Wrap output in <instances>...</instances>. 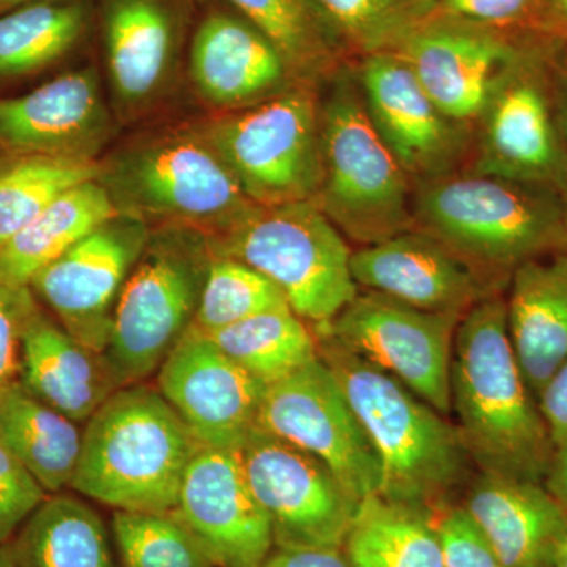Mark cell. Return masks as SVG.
<instances>
[{"label": "cell", "instance_id": "obj_1", "mask_svg": "<svg viewBox=\"0 0 567 567\" xmlns=\"http://www.w3.org/2000/svg\"><path fill=\"white\" fill-rule=\"evenodd\" d=\"M450 388L458 435L481 472L543 483L555 446L511 344L502 293L462 316Z\"/></svg>", "mask_w": 567, "mask_h": 567}, {"label": "cell", "instance_id": "obj_2", "mask_svg": "<svg viewBox=\"0 0 567 567\" xmlns=\"http://www.w3.org/2000/svg\"><path fill=\"white\" fill-rule=\"evenodd\" d=\"M413 224L492 292L522 264L567 248L561 192L472 169L416 182Z\"/></svg>", "mask_w": 567, "mask_h": 567}, {"label": "cell", "instance_id": "obj_3", "mask_svg": "<svg viewBox=\"0 0 567 567\" xmlns=\"http://www.w3.org/2000/svg\"><path fill=\"white\" fill-rule=\"evenodd\" d=\"M316 336L320 360L333 372L379 457V495L431 513L464 481L472 461L457 429L393 375L331 336Z\"/></svg>", "mask_w": 567, "mask_h": 567}, {"label": "cell", "instance_id": "obj_4", "mask_svg": "<svg viewBox=\"0 0 567 567\" xmlns=\"http://www.w3.org/2000/svg\"><path fill=\"white\" fill-rule=\"evenodd\" d=\"M199 446L158 388H118L85 423L70 488L115 511L171 514Z\"/></svg>", "mask_w": 567, "mask_h": 567}, {"label": "cell", "instance_id": "obj_5", "mask_svg": "<svg viewBox=\"0 0 567 567\" xmlns=\"http://www.w3.org/2000/svg\"><path fill=\"white\" fill-rule=\"evenodd\" d=\"M320 100L322 183L315 203L358 246L413 229L415 183L386 147L365 111L353 66L324 82Z\"/></svg>", "mask_w": 567, "mask_h": 567}, {"label": "cell", "instance_id": "obj_6", "mask_svg": "<svg viewBox=\"0 0 567 567\" xmlns=\"http://www.w3.org/2000/svg\"><path fill=\"white\" fill-rule=\"evenodd\" d=\"M208 241L215 256L240 260L270 279L312 330L327 327L360 292L353 249L315 200L259 207Z\"/></svg>", "mask_w": 567, "mask_h": 567}, {"label": "cell", "instance_id": "obj_7", "mask_svg": "<svg viewBox=\"0 0 567 567\" xmlns=\"http://www.w3.org/2000/svg\"><path fill=\"white\" fill-rule=\"evenodd\" d=\"M213 259L210 241L189 227L151 234L115 305L104 358L117 385L158 371L196 317Z\"/></svg>", "mask_w": 567, "mask_h": 567}, {"label": "cell", "instance_id": "obj_8", "mask_svg": "<svg viewBox=\"0 0 567 567\" xmlns=\"http://www.w3.org/2000/svg\"><path fill=\"white\" fill-rule=\"evenodd\" d=\"M118 213L167 219L175 226L227 233L260 205L246 196L204 137L175 134L123 153L106 174Z\"/></svg>", "mask_w": 567, "mask_h": 567}, {"label": "cell", "instance_id": "obj_9", "mask_svg": "<svg viewBox=\"0 0 567 567\" xmlns=\"http://www.w3.org/2000/svg\"><path fill=\"white\" fill-rule=\"evenodd\" d=\"M260 207L315 200L322 183L320 100L298 84L252 106L235 110L204 134Z\"/></svg>", "mask_w": 567, "mask_h": 567}, {"label": "cell", "instance_id": "obj_10", "mask_svg": "<svg viewBox=\"0 0 567 567\" xmlns=\"http://www.w3.org/2000/svg\"><path fill=\"white\" fill-rule=\"evenodd\" d=\"M465 169L563 189L567 147L559 132L543 58L527 48L503 71L472 126Z\"/></svg>", "mask_w": 567, "mask_h": 567}, {"label": "cell", "instance_id": "obj_11", "mask_svg": "<svg viewBox=\"0 0 567 567\" xmlns=\"http://www.w3.org/2000/svg\"><path fill=\"white\" fill-rule=\"evenodd\" d=\"M256 429L322 461L358 499L379 494L374 446L320 358L265 386Z\"/></svg>", "mask_w": 567, "mask_h": 567}, {"label": "cell", "instance_id": "obj_12", "mask_svg": "<svg viewBox=\"0 0 567 567\" xmlns=\"http://www.w3.org/2000/svg\"><path fill=\"white\" fill-rule=\"evenodd\" d=\"M461 319L360 290L327 327L315 331L331 336L393 375L446 416L451 413V360Z\"/></svg>", "mask_w": 567, "mask_h": 567}, {"label": "cell", "instance_id": "obj_13", "mask_svg": "<svg viewBox=\"0 0 567 567\" xmlns=\"http://www.w3.org/2000/svg\"><path fill=\"white\" fill-rule=\"evenodd\" d=\"M278 548H342L361 499L319 458L254 429L238 450Z\"/></svg>", "mask_w": 567, "mask_h": 567}, {"label": "cell", "instance_id": "obj_14", "mask_svg": "<svg viewBox=\"0 0 567 567\" xmlns=\"http://www.w3.org/2000/svg\"><path fill=\"white\" fill-rule=\"evenodd\" d=\"M148 237L144 219L118 213L33 276L29 287L76 341L104 353L115 305Z\"/></svg>", "mask_w": 567, "mask_h": 567}, {"label": "cell", "instance_id": "obj_15", "mask_svg": "<svg viewBox=\"0 0 567 567\" xmlns=\"http://www.w3.org/2000/svg\"><path fill=\"white\" fill-rule=\"evenodd\" d=\"M353 71L377 133L413 183L465 169L472 128L443 114L399 52L364 55Z\"/></svg>", "mask_w": 567, "mask_h": 567}, {"label": "cell", "instance_id": "obj_16", "mask_svg": "<svg viewBox=\"0 0 567 567\" xmlns=\"http://www.w3.org/2000/svg\"><path fill=\"white\" fill-rule=\"evenodd\" d=\"M527 48L514 32L436 10L395 52L443 114L472 128L495 82Z\"/></svg>", "mask_w": 567, "mask_h": 567}, {"label": "cell", "instance_id": "obj_17", "mask_svg": "<svg viewBox=\"0 0 567 567\" xmlns=\"http://www.w3.org/2000/svg\"><path fill=\"white\" fill-rule=\"evenodd\" d=\"M156 372L159 393L200 445L238 451L256 429L264 383L194 324Z\"/></svg>", "mask_w": 567, "mask_h": 567}, {"label": "cell", "instance_id": "obj_18", "mask_svg": "<svg viewBox=\"0 0 567 567\" xmlns=\"http://www.w3.org/2000/svg\"><path fill=\"white\" fill-rule=\"evenodd\" d=\"M173 514L215 567H260L275 546L238 451L197 447Z\"/></svg>", "mask_w": 567, "mask_h": 567}, {"label": "cell", "instance_id": "obj_19", "mask_svg": "<svg viewBox=\"0 0 567 567\" xmlns=\"http://www.w3.org/2000/svg\"><path fill=\"white\" fill-rule=\"evenodd\" d=\"M352 275L360 289L442 315L464 316L496 293L442 241L416 227L354 249Z\"/></svg>", "mask_w": 567, "mask_h": 567}, {"label": "cell", "instance_id": "obj_20", "mask_svg": "<svg viewBox=\"0 0 567 567\" xmlns=\"http://www.w3.org/2000/svg\"><path fill=\"white\" fill-rule=\"evenodd\" d=\"M110 134V112L92 70L62 74L25 95L0 100V144L22 156L93 162Z\"/></svg>", "mask_w": 567, "mask_h": 567}, {"label": "cell", "instance_id": "obj_21", "mask_svg": "<svg viewBox=\"0 0 567 567\" xmlns=\"http://www.w3.org/2000/svg\"><path fill=\"white\" fill-rule=\"evenodd\" d=\"M189 69L200 95L235 111L300 84L281 52L240 14L213 11L193 37Z\"/></svg>", "mask_w": 567, "mask_h": 567}, {"label": "cell", "instance_id": "obj_22", "mask_svg": "<svg viewBox=\"0 0 567 567\" xmlns=\"http://www.w3.org/2000/svg\"><path fill=\"white\" fill-rule=\"evenodd\" d=\"M110 78L126 106L162 91L181 50L192 0H103Z\"/></svg>", "mask_w": 567, "mask_h": 567}, {"label": "cell", "instance_id": "obj_23", "mask_svg": "<svg viewBox=\"0 0 567 567\" xmlns=\"http://www.w3.org/2000/svg\"><path fill=\"white\" fill-rule=\"evenodd\" d=\"M502 567H554L567 524L543 483L481 472L462 506Z\"/></svg>", "mask_w": 567, "mask_h": 567}, {"label": "cell", "instance_id": "obj_24", "mask_svg": "<svg viewBox=\"0 0 567 567\" xmlns=\"http://www.w3.org/2000/svg\"><path fill=\"white\" fill-rule=\"evenodd\" d=\"M507 289V333L537 401L567 360V248L522 264Z\"/></svg>", "mask_w": 567, "mask_h": 567}, {"label": "cell", "instance_id": "obj_25", "mask_svg": "<svg viewBox=\"0 0 567 567\" xmlns=\"http://www.w3.org/2000/svg\"><path fill=\"white\" fill-rule=\"evenodd\" d=\"M20 382L74 423H87L121 388L103 353L81 344L40 309L22 334Z\"/></svg>", "mask_w": 567, "mask_h": 567}, {"label": "cell", "instance_id": "obj_26", "mask_svg": "<svg viewBox=\"0 0 567 567\" xmlns=\"http://www.w3.org/2000/svg\"><path fill=\"white\" fill-rule=\"evenodd\" d=\"M115 215L117 207L99 178L74 186L0 246V282L29 286L33 276Z\"/></svg>", "mask_w": 567, "mask_h": 567}, {"label": "cell", "instance_id": "obj_27", "mask_svg": "<svg viewBox=\"0 0 567 567\" xmlns=\"http://www.w3.org/2000/svg\"><path fill=\"white\" fill-rule=\"evenodd\" d=\"M0 435L48 494L70 487L80 462L82 432L21 382L0 395Z\"/></svg>", "mask_w": 567, "mask_h": 567}, {"label": "cell", "instance_id": "obj_28", "mask_svg": "<svg viewBox=\"0 0 567 567\" xmlns=\"http://www.w3.org/2000/svg\"><path fill=\"white\" fill-rule=\"evenodd\" d=\"M227 2L275 44L300 84L319 87L349 59L317 0Z\"/></svg>", "mask_w": 567, "mask_h": 567}, {"label": "cell", "instance_id": "obj_29", "mask_svg": "<svg viewBox=\"0 0 567 567\" xmlns=\"http://www.w3.org/2000/svg\"><path fill=\"white\" fill-rule=\"evenodd\" d=\"M342 550L350 567H443L431 513L379 494L361 499Z\"/></svg>", "mask_w": 567, "mask_h": 567}, {"label": "cell", "instance_id": "obj_30", "mask_svg": "<svg viewBox=\"0 0 567 567\" xmlns=\"http://www.w3.org/2000/svg\"><path fill=\"white\" fill-rule=\"evenodd\" d=\"M11 544L18 567H114L102 518L71 495H48Z\"/></svg>", "mask_w": 567, "mask_h": 567}, {"label": "cell", "instance_id": "obj_31", "mask_svg": "<svg viewBox=\"0 0 567 567\" xmlns=\"http://www.w3.org/2000/svg\"><path fill=\"white\" fill-rule=\"evenodd\" d=\"M265 386L319 358L315 330L292 309H270L207 334Z\"/></svg>", "mask_w": 567, "mask_h": 567}, {"label": "cell", "instance_id": "obj_32", "mask_svg": "<svg viewBox=\"0 0 567 567\" xmlns=\"http://www.w3.org/2000/svg\"><path fill=\"white\" fill-rule=\"evenodd\" d=\"M85 24L81 3L37 2L0 14V76L44 69L74 47Z\"/></svg>", "mask_w": 567, "mask_h": 567}, {"label": "cell", "instance_id": "obj_33", "mask_svg": "<svg viewBox=\"0 0 567 567\" xmlns=\"http://www.w3.org/2000/svg\"><path fill=\"white\" fill-rule=\"evenodd\" d=\"M102 167L87 159L22 156L0 169V246L28 226L59 196L100 178Z\"/></svg>", "mask_w": 567, "mask_h": 567}, {"label": "cell", "instance_id": "obj_34", "mask_svg": "<svg viewBox=\"0 0 567 567\" xmlns=\"http://www.w3.org/2000/svg\"><path fill=\"white\" fill-rule=\"evenodd\" d=\"M349 59L395 51L436 11L435 0H317Z\"/></svg>", "mask_w": 567, "mask_h": 567}, {"label": "cell", "instance_id": "obj_35", "mask_svg": "<svg viewBox=\"0 0 567 567\" xmlns=\"http://www.w3.org/2000/svg\"><path fill=\"white\" fill-rule=\"evenodd\" d=\"M287 306L281 290L262 274L240 260L213 254L193 324L212 334L259 312Z\"/></svg>", "mask_w": 567, "mask_h": 567}, {"label": "cell", "instance_id": "obj_36", "mask_svg": "<svg viewBox=\"0 0 567 567\" xmlns=\"http://www.w3.org/2000/svg\"><path fill=\"white\" fill-rule=\"evenodd\" d=\"M112 532L125 567H215L173 513L115 511Z\"/></svg>", "mask_w": 567, "mask_h": 567}, {"label": "cell", "instance_id": "obj_37", "mask_svg": "<svg viewBox=\"0 0 567 567\" xmlns=\"http://www.w3.org/2000/svg\"><path fill=\"white\" fill-rule=\"evenodd\" d=\"M47 498L48 492L0 435V546L14 539Z\"/></svg>", "mask_w": 567, "mask_h": 567}, {"label": "cell", "instance_id": "obj_38", "mask_svg": "<svg viewBox=\"0 0 567 567\" xmlns=\"http://www.w3.org/2000/svg\"><path fill=\"white\" fill-rule=\"evenodd\" d=\"M37 309L31 287L0 282V395L20 382L22 334Z\"/></svg>", "mask_w": 567, "mask_h": 567}, {"label": "cell", "instance_id": "obj_39", "mask_svg": "<svg viewBox=\"0 0 567 567\" xmlns=\"http://www.w3.org/2000/svg\"><path fill=\"white\" fill-rule=\"evenodd\" d=\"M436 10L488 28L514 32L546 24L544 0H435Z\"/></svg>", "mask_w": 567, "mask_h": 567}, {"label": "cell", "instance_id": "obj_40", "mask_svg": "<svg viewBox=\"0 0 567 567\" xmlns=\"http://www.w3.org/2000/svg\"><path fill=\"white\" fill-rule=\"evenodd\" d=\"M443 567H502L494 548L464 507H451L436 524Z\"/></svg>", "mask_w": 567, "mask_h": 567}, {"label": "cell", "instance_id": "obj_41", "mask_svg": "<svg viewBox=\"0 0 567 567\" xmlns=\"http://www.w3.org/2000/svg\"><path fill=\"white\" fill-rule=\"evenodd\" d=\"M540 415L555 447L567 445V360L537 395Z\"/></svg>", "mask_w": 567, "mask_h": 567}, {"label": "cell", "instance_id": "obj_42", "mask_svg": "<svg viewBox=\"0 0 567 567\" xmlns=\"http://www.w3.org/2000/svg\"><path fill=\"white\" fill-rule=\"evenodd\" d=\"M260 567H350L338 547L278 548Z\"/></svg>", "mask_w": 567, "mask_h": 567}, {"label": "cell", "instance_id": "obj_43", "mask_svg": "<svg viewBox=\"0 0 567 567\" xmlns=\"http://www.w3.org/2000/svg\"><path fill=\"white\" fill-rule=\"evenodd\" d=\"M543 484L557 503L567 524V445L555 447Z\"/></svg>", "mask_w": 567, "mask_h": 567}, {"label": "cell", "instance_id": "obj_44", "mask_svg": "<svg viewBox=\"0 0 567 567\" xmlns=\"http://www.w3.org/2000/svg\"><path fill=\"white\" fill-rule=\"evenodd\" d=\"M547 24L558 25L567 33V0H544Z\"/></svg>", "mask_w": 567, "mask_h": 567}, {"label": "cell", "instance_id": "obj_45", "mask_svg": "<svg viewBox=\"0 0 567 567\" xmlns=\"http://www.w3.org/2000/svg\"><path fill=\"white\" fill-rule=\"evenodd\" d=\"M0 567H18L13 544H3V546H0Z\"/></svg>", "mask_w": 567, "mask_h": 567}, {"label": "cell", "instance_id": "obj_46", "mask_svg": "<svg viewBox=\"0 0 567 567\" xmlns=\"http://www.w3.org/2000/svg\"><path fill=\"white\" fill-rule=\"evenodd\" d=\"M37 2H51V0H0V13Z\"/></svg>", "mask_w": 567, "mask_h": 567}, {"label": "cell", "instance_id": "obj_47", "mask_svg": "<svg viewBox=\"0 0 567 567\" xmlns=\"http://www.w3.org/2000/svg\"><path fill=\"white\" fill-rule=\"evenodd\" d=\"M554 567H567V539L565 540V544H563L561 548H559Z\"/></svg>", "mask_w": 567, "mask_h": 567}, {"label": "cell", "instance_id": "obj_48", "mask_svg": "<svg viewBox=\"0 0 567 567\" xmlns=\"http://www.w3.org/2000/svg\"><path fill=\"white\" fill-rule=\"evenodd\" d=\"M563 196V207H565V229H566V240H567V186L561 192Z\"/></svg>", "mask_w": 567, "mask_h": 567}]
</instances>
